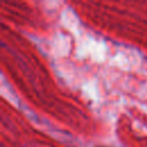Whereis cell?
I'll list each match as a JSON object with an SVG mask.
<instances>
[{
	"label": "cell",
	"mask_w": 147,
	"mask_h": 147,
	"mask_svg": "<svg viewBox=\"0 0 147 147\" xmlns=\"http://www.w3.org/2000/svg\"><path fill=\"white\" fill-rule=\"evenodd\" d=\"M98 147H101V146H98Z\"/></svg>",
	"instance_id": "6da1fadb"
}]
</instances>
